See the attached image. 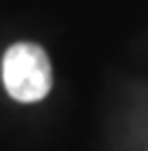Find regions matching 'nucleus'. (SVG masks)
Listing matches in <instances>:
<instances>
[{"label":"nucleus","instance_id":"1","mask_svg":"<svg viewBox=\"0 0 148 151\" xmlns=\"http://www.w3.org/2000/svg\"><path fill=\"white\" fill-rule=\"evenodd\" d=\"M2 83L12 99L31 104L52 90V66L35 42H16L2 57Z\"/></svg>","mask_w":148,"mask_h":151}]
</instances>
